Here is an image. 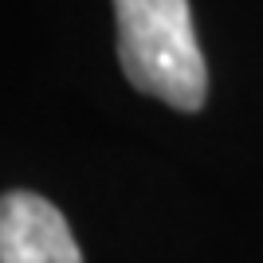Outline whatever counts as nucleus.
<instances>
[{
    "mask_svg": "<svg viewBox=\"0 0 263 263\" xmlns=\"http://www.w3.org/2000/svg\"><path fill=\"white\" fill-rule=\"evenodd\" d=\"M0 263H83L63 212L28 189L0 197Z\"/></svg>",
    "mask_w": 263,
    "mask_h": 263,
    "instance_id": "f03ea898",
    "label": "nucleus"
},
{
    "mask_svg": "<svg viewBox=\"0 0 263 263\" xmlns=\"http://www.w3.org/2000/svg\"><path fill=\"white\" fill-rule=\"evenodd\" d=\"M118 63L134 90L177 110H200L209 67L200 55L189 0H114Z\"/></svg>",
    "mask_w": 263,
    "mask_h": 263,
    "instance_id": "f257e3e1",
    "label": "nucleus"
}]
</instances>
